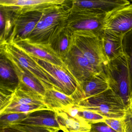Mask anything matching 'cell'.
Returning <instances> with one entry per match:
<instances>
[{"label":"cell","mask_w":132,"mask_h":132,"mask_svg":"<svg viewBox=\"0 0 132 132\" xmlns=\"http://www.w3.org/2000/svg\"><path fill=\"white\" fill-rule=\"evenodd\" d=\"M74 44L80 50L97 73L103 71L108 63L101 38L89 33L74 32Z\"/></svg>","instance_id":"4"},{"label":"cell","mask_w":132,"mask_h":132,"mask_svg":"<svg viewBox=\"0 0 132 132\" xmlns=\"http://www.w3.org/2000/svg\"><path fill=\"white\" fill-rule=\"evenodd\" d=\"M14 94L0 93V113H1L11 103Z\"/></svg>","instance_id":"29"},{"label":"cell","mask_w":132,"mask_h":132,"mask_svg":"<svg viewBox=\"0 0 132 132\" xmlns=\"http://www.w3.org/2000/svg\"><path fill=\"white\" fill-rule=\"evenodd\" d=\"M96 132L95 131H94V130H91L90 131H89V132Z\"/></svg>","instance_id":"34"},{"label":"cell","mask_w":132,"mask_h":132,"mask_svg":"<svg viewBox=\"0 0 132 132\" xmlns=\"http://www.w3.org/2000/svg\"><path fill=\"white\" fill-rule=\"evenodd\" d=\"M77 104L83 109L95 112L106 119L123 118L127 107L121 98L111 89Z\"/></svg>","instance_id":"2"},{"label":"cell","mask_w":132,"mask_h":132,"mask_svg":"<svg viewBox=\"0 0 132 132\" xmlns=\"http://www.w3.org/2000/svg\"><path fill=\"white\" fill-rule=\"evenodd\" d=\"M49 109L46 105H31V104H21L6 108L0 115L7 113H28L37 110H40Z\"/></svg>","instance_id":"24"},{"label":"cell","mask_w":132,"mask_h":132,"mask_svg":"<svg viewBox=\"0 0 132 132\" xmlns=\"http://www.w3.org/2000/svg\"><path fill=\"white\" fill-rule=\"evenodd\" d=\"M103 71L110 88L121 98L127 106L130 104V78L128 64L124 54L104 65Z\"/></svg>","instance_id":"3"},{"label":"cell","mask_w":132,"mask_h":132,"mask_svg":"<svg viewBox=\"0 0 132 132\" xmlns=\"http://www.w3.org/2000/svg\"><path fill=\"white\" fill-rule=\"evenodd\" d=\"M59 130L46 127L11 124L1 132H58Z\"/></svg>","instance_id":"25"},{"label":"cell","mask_w":132,"mask_h":132,"mask_svg":"<svg viewBox=\"0 0 132 132\" xmlns=\"http://www.w3.org/2000/svg\"><path fill=\"white\" fill-rule=\"evenodd\" d=\"M109 81L104 71L97 73L79 84L71 97L75 104L110 89Z\"/></svg>","instance_id":"11"},{"label":"cell","mask_w":132,"mask_h":132,"mask_svg":"<svg viewBox=\"0 0 132 132\" xmlns=\"http://www.w3.org/2000/svg\"><path fill=\"white\" fill-rule=\"evenodd\" d=\"M43 101L49 109L63 110L75 104L71 96L67 95L54 89H47Z\"/></svg>","instance_id":"21"},{"label":"cell","mask_w":132,"mask_h":132,"mask_svg":"<svg viewBox=\"0 0 132 132\" xmlns=\"http://www.w3.org/2000/svg\"><path fill=\"white\" fill-rule=\"evenodd\" d=\"M43 98L39 95L17 88L14 94L11 103L7 107L21 104L46 105L44 103Z\"/></svg>","instance_id":"22"},{"label":"cell","mask_w":132,"mask_h":132,"mask_svg":"<svg viewBox=\"0 0 132 132\" xmlns=\"http://www.w3.org/2000/svg\"><path fill=\"white\" fill-rule=\"evenodd\" d=\"M81 108V110L79 112V116L91 125L99 123L105 122L106 118L103 116L95 112Z\"/></svg>","instance_id":"27"},{"label":"cell","mask_w":132,"mask_h":132,"mask_svg":"<svg viewBox=\"0 0 132 132\" xmlns=\"http://www.w3.org/2000/svg\"><path fill=\"white\" fill-rule=\"evenodd\" d=\"M62 59L79 85L98 73L74 43L69 52Z\"/></svg>","instance_id":"9"},{"label":"cell","mask_w":132,"mask_h":132,"mask_svg":"<svg viewBox=\"0 0 132 132\" xmlns=\"http://www.w3.org/2000/svg\"><path fill=\"white\" fill-rule=\"evenodd\" d=\"M54 110L61 130L63 132H88L92 129V125L84 119H75L62 110L55 109Z\"/></svg>","instance_id":"18"},{"label":"cell","mask_w":132,"mask_h":132,"mask_svg":"<svg viewBox=\"0 0 132 132\" xmlns=\"http://www.w3.org/2000/svg\"><path fill=\"white\" fill-rule=\"evenodd\" d=\"M7 58L12 63L19 78L20 83L18 88L44 97L47 89L40 80L13 59Z\"/></svg>","instance_id":"17"},{"label":"cell","mask_w":132,"mask_h":132,"mask_svg":"<svg viewBox=\"0 0 132 132\" xmlns=\"http://www.w3.org/2000/svg\"><path fill=\"white\" fill-rule=\"evenodd\" d=\"M105 123L117 132H126L123 118L106 119Z\"/></svg>","instance_id":"28"},{"label":"cell","mask_w":132,"mask_h":132,"mask_svg":"<svg viewBox=\"0 0 132 132\" xmlns=\"http://www.w3.org/2000/svg\"><path fill=\"white\" fill-rule=\"evenodd\" d=\"M123 119L125 122L126 132H132V107L130 104L126 107Z\"/></svg>","instance_id":"30"},{"label":"cell","mask_w":132,"mask_h":132,"mask_svg":"<svg viewBox=\"0 0 132 132\" xmlns=\"http://www.w3.org/2000/svg\"><path fill=\"white\" fill-rule=\"evenodd\" d=\"M106 15L85 11L71 10L66 27L72 33L86 32L101 38L104 33L103 27Z\"/></svg>","instance_id":"7"},{"label":"cell","mask_w":132,"mask_h":132,"mask_svg":"<svg viewBox=\"0 0 132 132\" xmlns=\"http://www.w3.org/2000/svg\"><path fill=\"white\" fill-rule=\"evenodd\" d=\"M45 10L33 11L21 13H14L13 28L7 42L15 43L28 39Z\"/></svg>","instance_id":"10"},{"label":"cell","mask_w":132,"mask_h":132,"mask_svg":"<svg viewBox=\"0 0 132 132\" xmlns=\"http://www.w3.org/2000/svg\"></svg>","instance_id":"35"},{"label":"cell","mask_w":132,"mask_h":132,"mask_svg":"<svg viewBox=\"0 0 132 132\" xmlns=\"http://www.w3.org/2000/svg\"><path fill=\"white\" fill-rule=\"evenodd\" d=\"M1 52L7 57L13 59L37 77L43 83L47 90L53 88L46 74L35 60L16 44L7 42L1 43Z\"/></svg>","instance_id":"6"},{"label":"cell","mask_w":132,"mask_h":132,"mask_svg":"<svg viewBox=\"0 0 132 132\" xmlns=\"http://www.w3.org/2000/svg\"><path fill=\"white\" fill-rule=\"evenodd\" d=\"M73 43V33L66 27L55 36L49 45L52 50L62 59L69 52Z\"/></svg>","instance_id":"20"},{"label":"cell","mask_w":132,"mask_h":132,"mask_svg":"<svg viewBox=\"0 0 132 132\" xmlns=\"http://www.w3.org/2000/svg\"><path fill=\"white\" fill-rule=\"evenodd\" d=\"M130 105L132 107V96L130 98Z\"/></svg>","instance_id":"33"},{"label":"cell","mask_w":132,"mask_h":132,"mask_svg":"<svg viewBox=\"0 0 132 132\" xmlns=\"http://www.w3.org/2000/svg\"><path fill=\"white\" fill-rule=\"evenodd\" d=\"M11 124L40 127L61 130L56 119L55 112L51 109L40 110L29 113L23 119Z\"/></svg>","instance_id":"16"},{"label":"cell","mask_w":132,"mask_h":132,"mask_svg":"<svg viewBox=\"0 0 132 132\" xmlns=\"http://www.w3.org/2000/svg\"><path fill=\"white\" fill-rule=\"evenodd\" d=\"M71 1L46 9L28 38L33 43L49 45L55 36L67 26L71 11Z\"/></svg>","instance_id":"1"},{"label":"cell","mask_w":132,"mask_h":132,"mask_svg":"<svg viewBox=\"0 0 132 132\" xmlns=\"http://www.w3.org/2000/svg\"><path fill=\"white\" fill-rule=\"evenodd\" d=\"M13 43L31 56L47 61L67 69L62 59L52 50L49 45L33 43L28 39Z\"/></svg>","instance_id":"14"},{"label":"cell","mask_w":132,"mask_h":132,"mask_svg":"<svg viewBox=\"0 0 132 132\" xmlns=\"http://www.w3.org/2000/svg\"><path fill=\"white\" fill-rule=\"evenodd\" d=\"M123 37H117L104 31L101 39L104 53L108 62L123 55Z\"/></svg>","instance_id":"19"},{"label":"cell","mask_w":132,"mask_h":132,"mask_svg":"<svg viewBox=\"0 0 132 132\" xmlns=\"http://www.w3.org/2000/svg\"><path fill=\"white\" fill-rule=\"evenodd\" d=\"M132 29V4L107 14L103 21V30L123 37Z\"/></svg>","instance_id":"8"},{"label":"cell","mask_w":132,"mask_h":132,"mask_svg":"<svg viewBox=\"0 0 132 132\" xmlns=\"http://www.w3.org/2000/svg\"><path fill=\"white\" fill-rule=\"evenodd\" d=\"M31 56L46 74L53 89L70 96L74 94L79 84L68 69Z\"/></svg>","instance_id":"5"},{"label":"cell","mask_w":132,"mask_h":132,"mask_svg":"<svg viewBox=\"0 0 132 132\" xmlns=\"http://www.w3.org/2000/svg\"><path fill=\"white\" fill-rule=\"evenodd\" d=\"M64 0H1V6L6 7L15 13L33 11H44L46 9L64 4Z\"/></svg>","instance_id":"13"},{"label":"cell","mask_w":132,"mask_h":132,"mask_svg":"<svg viewBox=\"0 0 132 132\" xmlns=\"http://www.w3.org/2000/svg\"><path fill=\"white\" fill-rule=\"evenodd\" d=\"M28 113H7L0 115L1 130L5 129L12 123L20 121L27 117Z\"/></svg>","instance_id":"26"},{"label":"cell","mask_w":132,"mask_h":132,"mask_svg":"<svg viewBox=\"0 0 132 132\" xmlns=\"http://www.w3.org/2000/svg\"><path fill=\"white\" fill-rule=\"evenodd\" d=\"M71 1L72 10L85 11L98 14H106L118 8L130 4L127 0Z\"/></svg>","instance_id":"12"},{"label":"cell","mask_w":132,"mask_h":132,"mask_svg":"<svg viewBox=\"0 0 132 132\" xmlns=\"http://www.w3.org/2000/svg\"><path fill=\"white\" fill-rule=\"evenodd\" d=\"M81 109V107L78 104H75L73 105L68 106L62 110L75 119L82 120L83 118L80 117L78 115L79 112Z\"/></svg>","instance_id":"31"},{"label":"cell","mask_w":132,"mask_h":132,"mask_svg":"<svg viewBox=\"0 0 132 132\" xmlns=\"http://www.w3.org/2000/svg\"><path fill=\"white\" fill-rule=\"evenodd\" d=\"M96 132H117L105 122L92 125V129Z\"/></svg>","instance_id":"32"},{"label":"cell","mask_w":132,"mask_h":132,"mask_svg":"<svg viewBox=\"0 0 132 132\" xmlns=\"http://www.w3.org/2000/svg\"><path fill=\"white\" fill-rule=\"evenodd\" d=\"M0 93L13 94L19 86V78L10 61L1 52Z\"/></svg>","instance_id":"15"},{"label":"cell","mask_w":132,"mask_h":132,"mask_svg":"<svg viewBox=\"0 0 132 132\" xmlns=\"http://www.w3.org/2000/svg\"><path fill=\"white\" fill-rule=\"evenodd\" d=\"M123 54L127 61L130 78V96H132V29L123 36L122 39Z\"/></svg>","instance_id":"23"}]
</instances>
